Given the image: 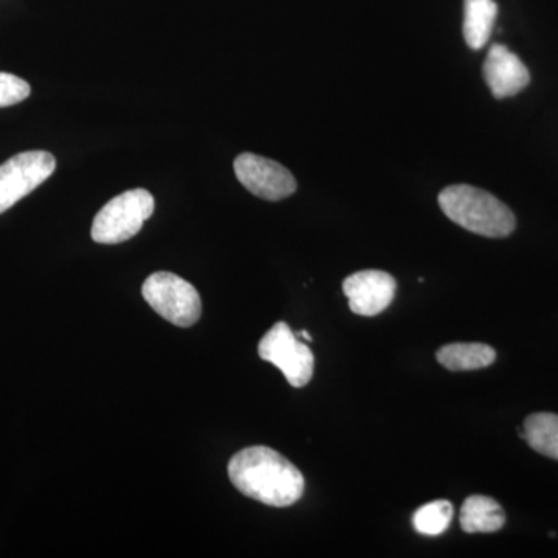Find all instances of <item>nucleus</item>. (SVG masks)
<instances>
[{
    "label": "nucleus",
    "mask_w": 558,
    "mask_h": 558,
    "mask_svg": "<svg viewBox=\"0 0 558 558\" xmlns=\"http://www.w3.org/2000/svg\"><path fill=\"white\" fill-rule=\"evenodd\" d=\"M32 87L27 81L11 73L0 72V108L17 105L31 97Z\"/></svg>",
    "instance_id": "2eb2a0df"
},
{
    "label": "nucleus",
    "mask_w": 558,
    "mask_h": 558,
    "mask_svg": "<svg viewBox=\"0 0 558 558\" xmlns=\"http://www.w3.org/2000/svg\"><path fill=\"white\" fill-rule=\"evenodd\" d=\"M451 519H453V506L447 499H438L416 510L413 515V526L418 534L436 537L449 529Z\"/></svg>",
    "instance_id": "4468645a"
},
{
    "label": "nucleus",
    "mask_w": 558,
    "mask_h": 558,
    "mask_svg": "<svg viewBox=\"0 0 558 558\" xmlns=\"http://www.w3.org/2000/svg\"><path fill=\"white\" fill-rule=\"evenodd\" d=\"M233 167L242 185L260 199L278 202L296 191L292 172L278 161L244 153L236 157Z\"/></svg>",
    "instance_id": "0eeeda50"
},
{
    "label": "nucleus",
    "mask_w": 558,
    "mask_h": 558,
    "mask_svg": "<svg viewBox=\"0 0 558 558\" xmlns=\"http://www.w3.org/2000/svg\"><path fill=\"white\" fill-rule=\"evenodd\" d=\"M524 440L532 450L558 461V414L534 413L524 421Z\"/></svg>",
    "instance_id": "ddd939ff"
},
{
    "label": "nucleus",
    "mask_w": 558,
    "mask_h": 558,
    "mask_svg": "<svg viewBox=\"0 0 558 558\" xmlns=\"http://www.w3.org/2000/svg\"><path fill=\"white\" fill-rule=\"evenodd\" d=\"M143 299L160 317L179 326L191 328L199 322L202 301L199 292L186 279L171 271H156L143 282Z\"/></svg>",
    "instance_id": "20e7f679"
},
{
    "label": "nucleus",
    "mask_w": 558,
    "mask_h": 558,
    "mask_svg": "<svg viewBox=\"0 0 558 558\" xmlns=\"http://www.w3.org/2000/svg\"><path fill=\"white\" fill-rule=\"evenodd\" d=\"M259 357L277 366L289 384L303 388L314 376V354L307 344L289 328L288 323L279 322L271 326L258 347Z\"/></svg>",
    "instance_id": "39448f33"
},
{
    "label": "nucleus",
    "mask_w": 558,
    "mask_h": 558,
    "mask_svg": "<svg viewBox=\"0 0 558 558\" xmlns=\"http://www.w3.org/2000/svg\"><path fill=\"white\" fill-rule=\"evenodd\" d=\"M299 339L312 341V336L310 332H306V330H301V332L299 333Z\"/></svg>",
    "instance_id": "dca6fc26"
},
{
    "label": "nucleus",
    "mask_w": 558,
    "mask_h": 558,
    "mask_svg": "<svg viewBox=\"0 0 558 558\" xmlns=\"http://www.w3.org/2000/svg\"><path fill=\"white\" fill-rule=\"evenodd\" d=\"M57 170L47 150H27L0 165V215L33 193Z\"/></svg>",
    "instance_id": "423d86ee"
},
{
    "label": "nucleus",
    "mask_w": 558,
    "mask_h": 558,
    "mask_svg": "<svg viewBox=\"0 0 558 558\" xmlns=\"http://www.w3.org/2000/svg\"><path fill=\"white\" fill-rule=\"evenodd\" d=\"M398 290L392 275L381 270H362L344 279L343 292L349 307L362 317H376L387 311Z\"/></svg>",
    "instance_id": "6e6552de"
},
{
    "label": "nucleus",
    "mask_w": 558,
    "mask_h": 558,
    "mask_svg": "<svg viewBox=\"0 0 558 558\" xmlns=\"http://www.w3.org/2000/svg\"><path fill=\"white\" fill-rule=\"evenodd\" d=\"M498 5L495 0H464L465 43L472 50H481L490 39L497 21Z\"/></svg>",
    "instance_id": "9b49d317"
},
{
    "label": "nucleus",
    "mask_w": 558,
    "mask_h": 558,
    "mask_svg": "<svg viewBox=\"0 0 558 558\" xmlns=\"http://www.w3.org/2000/svg\"><path fill=\"white\" fill-rule=\"evenodd\" d=\"M436 359L450 371H475L490 366L497 352L484 343H451L440 348Z\"/></svg>",
    "instance_id": "f8f14e48"
},
{
    "label": "nucleus",
    "mask_w": 558,
    "mask_h": 558,
    "mask_svg": "<svg viewBox=\"0 0 558 558\" xmlns=\"http://www.w3.org/2000/svg\"><path fill=\"white\" fill-rule=\"evenodd\" d=\"M444 215L459 227L486 238H508L517 220L508 205L472 185H451L439 193Z\"/></svg>",
    "instance_id": "f03ea898"
},
{
    "label": "nucleus",
    "mask_w": 558,
    "mask_h": 558,
    "mask_svg": "<svg viewBox=\"0 0 558 558\" xmlns=\"http://www.w3.org/2000/svg\"><path fill=\"white\" fill-rule=\"evenodd\" d=\"M229 478L245 497L274 508L295 505L304 494L303 473L269 447L238 451L229 462Z\"/></svg>",
    "instance_id": "f257e3e1"
},
{
    "label": "nucleus",
    "mask_w": 558,
    "mask_h": 558,
    "mask_svg": "<svg viewBox=\"0 0 558 558\" xmlns=\"http://www.w3.org/2000/svg\"><path fill=\"white\" fill-rule=\"evenodd\" d=\"M483 75L497 100L520 94L531 83V73L524 62L501 44H494L488 50Z\"/></svg>",
    "instance_id": "1a4fd4ad"
},
{
    "label": "nucleus",
    "mask_w": 558,
    "mask_h": 558,
    "mask_svg": "<svg viewBox=\"0 0 558 558\" xmlns=\"http://www.w3.org/2000/svg\"><path fill=\"white\" fill-rule=\"evenodd\" d=\"M156 202L149 191L137 189L110 199L95 216L92 240L98 244H121L142 230L153 216Z\"/></svg>",
    "instance_id": "7ed1b4c3"
},
{
    "label": "nucleus",
    "mask_w": 558,
    "mask_h": 558,
    "mask_svg": "<svg viewBox=\"0 0 558 558\" xmlns=\"http://www.w3.org/2000/svg\"><path fill=\"white\" fill-rule=\"evenodd\" d=\"M459 523L468 534H492L506 524V513L494 498L472 495L465 499L459 513Z\"/></svg>",
    "instance_id": "9d476101"
}]
</instances>
